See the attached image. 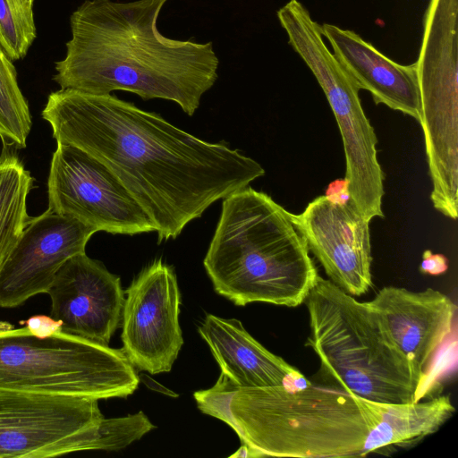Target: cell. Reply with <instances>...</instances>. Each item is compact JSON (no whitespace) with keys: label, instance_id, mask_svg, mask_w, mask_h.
Segmentation results:
<instances>
[{"label":"cell","instance_id":"1","mask_svg":"<svg viewBox=\"0 0 458 458\" xmlns=\"http://www.w3.org/2000/svg\"><path fill=\"white\" fill-rule=\"evenodd\" d=\"M41 114L57 143L85 151L116 176L154 224L158 242L176 238L216 201L265 174L238 150L111 94L60 89Z\"/></svg>","mask_w":458,"mask_h":458},{"label":"cell","instance_id":"2","mask_svg":"<svg viewBox=\"0 0 458 458\" xmlns=\"http://www.w3.org/2000/svg\"><path fill=\"white\" fill-rule=\"evenodd\" d=\"M167 1L85 0L70 16L72 37L53 80L61 89L171 100L192 115L218 78L219 59L212 42L159 32Z\"/></svg>","mask_w":458,"mask_h":458},{"label":"cell","instance_id":"3","mask_svg":"<svg viewBox=\"0 0 458 458\" xmlns=\"http://www.w3.org/2000/svg\"><path fill=\"white\" fill-rule=\"evenodd\" d=\"M223 199L203 260L216 293L237 306L303 303L318 273L290 212L248 186Z\"/></svg>","mask_w":458,"mask_h":458},{"label":"cell","instance_id":"4","mask_svg":"<svg viewBox=\"0 0 458 458\" xmlns=\"http://www.w3.org/2000/svg\"><path fill=\"white\" fill-rule=\"evenodd\" d=\"M229 409L232 428L257 457H360L370 428L364 399L310 381L238 388Z\"/></svg>","mask_w":458,"mask_h":458},{"label":"cell","instance_id":"5","mask_svg":"<svg viewBox=\"0 0 458 458\" xmlns=\"http://www.w3.org/2000/svg\"><path fill=\"white\" fill-rule=\"evenodd\" d=\"M306 346L319 360L323 384L377 403L420 401L421 386L368 304L318 276L305 301Z\"/></svg>","mask_w":458,"mask_h":458},{"label":"cell","instance_id":"6","mask_svg":"<svg viewBox=\"0 0 458 458\" xmlns=\"http://www.w3.org/2000/svg\"><path fill=\"white\" fill-rule=\"evenodd\" d=\"M140 377L123 350L63 332L40 336L25 327L0 330V390L126 398Z\"/></svg>","mask_w":458,"mask_h":458},{"label":"cell","instance_id":"7","mask_svg":"<svg viewBox=\"0 0 458 458\" xmlns=\"http://www.w3.org/2000/svg\"><path fill=\"white\" fill-rule=\"evenodd\" d=\"M322 37L319 27L309 26L299 30L290 45L317 79L336 120L345 155L348 199L367 220L383 217L385 175L374 128L362 108L360 89Z\"/></svg>","mask_w":458,"mask_h":458},{"label":"cell","instance_id":"8","mask_svg":"<svg viewBox=\"0 0 458 458\" xmlns=\"http://www.w3.org/2000/svg\"><path fill=\"white\" fill-rule=\"evenodd\" d=\"M98 400L0 390V458L97 450Z\"/></svg>","mask_w":458,"mask_h":458},{"label":"cell","instance_id":"9","mask_svg":"<svg viewBox=\"0 0 458 458\" xmlns=\"http://www.w3.org/2000/svg\"><path fill=\"white\" fill-rule=\"evenodd\" d=\"M48 208L113 234L156 232L154 224L116 176L85 151L57 143L47 179Z\"/></svg>","mask_w":458,"mask_h":458},{"label":"cell","instance_id":"10","mask_svg":"<svg viewBox=\"0 0 458 458\" xmlns=\"http://www.w3.org/2000/svg\"><path fill=\"white\" fill-rule=\"evenodd\" d=\"M124 293L123 352L138 369L152 375L169 372L183 344L181 294L173 267L162 259L153 261Z\"/></svg>","mask_w":458,"mask_h":458},{"label":"cell","instance_id":"11","mask_svg":"<svg viewBox=\"0 0 458 458\" xmlns=\"http://www.w3.org/2000/svg\"><path fill=\"white\" fill-rule=\"evenodd\" d=\"M293 223L329 280L352 296L372 286L369 221L348 199L318 196Z\"/></svg>","mask_w":458,"mask_h":458},{"label":"cell","instance_id":"12","mask_svg":"<svg viewBox=\"0 0 458 458\" xmlns=\"http://www.w3.org/2000/svg\"><path fill=\"white\" fill-rule=\"evenodd\" d=\"M97 233L93 228L49 209L30 217L0 269V307L13 308L47 293L61 267L84 253Z\"/></svg>","mask_w":458,"mask_h":458},{"label":"cell","instance_id":"13","mask_svg":"<svg viewBox=\"0 0 458 458\" xmlns=\"http://www.w3.org/2000/svg\"><path fill=\"white\" fill-rule=\"evenodd\" d=\"M368 304L422 389L437 353L453 332L455 303L432 288L411 291L386 286Z\"/></svg>","mask_w":458,"mask_h":458},{"label":"cell","instance_id":"14","mask_svg":"<svg viewBox=\"0 0 458 458\" xmlns=\"http://www.w3.org/2000/svg\"><path fill=\"white\" fill-rule=\"evenodd\" d=\"M47 293L63 332L108 345L125 298L119 276L84 252L61 267Z\"/></svg>","mask_w":458,"mask_h":458},{"label":"cell","instance_id":"15","mask_svg":"<svg viewBox=\"0 0 458 458\" xmlns=\"http://www.w3.org/2000/svg\"><path fill=\"white\" fill-rule=\"evenodd\" d=\"M334 55L360 89L368 90L375 104L420 118V92L415 63L400 64L383 55L357 33L336 25H321Z\"/></svg>","mask_w":458,"mask_h":458},{"label":"cell","instance_id":"16","mask_svg":"<svg viewBox=\"0 0 458 458\" xmlns=\"http://www.w3.org/2000/svg\"><path fill=\"white\" fill-rule=\"evenodd\" d=\"M221 369L239 388L288 386L310 381L258 342L235 318L207 314L198 328Z\"/></svg>","mask_w":458,"mask_h":458},{"label":"cell","instance_id":"17","mask_svg":"<svg viewBox=\"0 0 458 458\" xmlns=\"http://www.w3.org/2000/svg\"><path fill=\"white\" fill-rule=\"evenodd\" d=\"M364 400L369 411L370 428L360 457L413 446L436 433L455 412L449 394L404 403Z\"/></svg>","mask_w":458,"mask_h":458},{"label":"cell","instance_id":"18","mask_svg":"<svg viewBox=\"0 0 458 458\" xmlns=\"http://www.w3.org/2000/svg\"><path fill=\"white\" fill-rule=\"evenodd\" d=\"M32 186L33 178L19 157L4 148L0 155V269L30 218L27 198Z\"/></svg>","mask_w":458,"mask_h":458},{"label":"cell","instance_id":"19","mask_svg":"<svg viewBox=\"0 0 458 458\" xmlns=\"http://www.w3.org/2000/svg\"><path fill=\"white\" fill-rule=\"evenodd\" d=\"M13 62L0 46V139L4 148H23L32 122Z\"/></svg>","mask_w":458,"mask_h":458},{"label":"cell","instance_id":"20","mask_svg":"<svg viewBox=\"0 0 458 458\" xmlns=\"http://www.w3.org/2000/svg\"><path fill=\"white\" fill-rule=\"evenodd\" d=\"M36 37L32 5L23 0H0V46L9 58H24Z\"/></svg>","mask_w":458,"mask_h":458},{"label":"cell","instance_id":"21","mask_svg":"<svg viewBox=\"0 0 458 458\" xmlns=\"http://www.w3.org/2000/svg\"><path fill=\"white\" fill-rule=\"evenodd\" d=\"M155 428L141 411L123 417L104 418L98 428L97 450H121Z\"/></svg>","mask_w":458,"mask_h":458},{"label":"cell","instance_id":"22","mask_svg":"<svg viewBox=\"0 0 458 458\" xmlns=\"http://www.w3.org/2000/svg\"><path fill=\"white\" fill-rule=\"evenodd\" d=\"M238 388L233 380L221 372L212 387L194 392L193 397L203 413L215 417L232 428L229 404Z\"/></svg>","mask_w":458,"mask_h":458},{"label":"cell","instance_id":"23","mask_svg":"<svg viewBox=\"0 0 458 458\" xmlns=\"http://www.w3.org/2000/svg\"><path fill=\"white\" fill-rule=\"evenodd\" d=\"M21 323L26 324L30 332L40 336L60 331L62 326L60 321L44 315L31 317L26 321H21Z\"/></svg>","mask_w":458,"mask_h":458},{"label":"cell","instance_id":"24","mask_svg":"<svg viewBox=\"0 0 458 458\" xmlns=\"http://www.w3.org/2000/svg\"><path fill=\"white\" fill-rule=\"evenodd\" d=\"M448 268L447 259L442 254H433L427 250L422 254L420 270L423 274L437 276L445 273Z\"/></svg>","mask_w":458,"mask_h":458},{"label":"cell","instance_id":"25","mask_svg":"<svg viewBox=\"0 0 458 458\" xmlns=\"http://www.w3.org/2000/svg\"><path fill=\"white\" fill-rule=\"evenodd\" d=\"M230 458H257L256 454L248 445L242 444L234 454L229 456Z\"/></svg>","mask_w":458,"mask_h":458},{"label":"cell","instance_id":"26","mask_svg":"<svg viewBox=\"0 0 458 458\" xmlns=\"http://www.w3.org/2000/svg\"><path fill=\"white\" fill-rule=\"evenodd\" d=\"M13 328V326L7 322L0 321V330H6Z\"/></svg>","mask_w":458,"mask_h":458},{"label":"cell","instance_id":"27","mask_svg":"<svg viewBox=\"0 0 458 458\" xmlns=\"http://www.w3.org/2000/svg\"><path fill=\"white\" fill-rule=\"evenodd\" d=\"M25 3L33 5L34 0H23Z\"/></svg>","mask_w":458,"mask_h":458}]
</instances>
